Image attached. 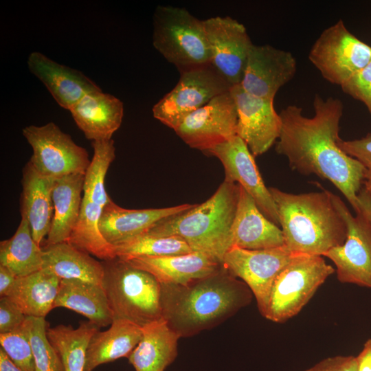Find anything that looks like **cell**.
Returning a JSON list of instances; mask_svg holds the SVG:
<instances>
[{
    "mask_svg": "<svg viewBox=\"0 0 371 371\" xmlns=\"http://www.w3.org/2000/svg\"><path fill=\"white\" fill-rule=\"evenodd\" d=\"M74 311L99 328L114 320L105 292L100 284L78 280H61L54 308Z\"/></svg>",
    "mask_w": 371,
    "mask_h": 371,
    "instance_id": "obj_25",
    "label": "cell"
},
{
    "mask_svg": "<svg viewBox=\"0 0 371 371\" xmlns=\"http://www.w3.org/2000/svg\"><path fill=\"white\" fill-rule=\"evenodd\" d=\"M313 107L315 114L311 117L304 116L302 108L296 105L281 111L282 127L276 150L301 175H315L332 183L358 213V193L366 169L339 146L343 104L337 98L324 99L317 94Z\"/></svg>",
    "mask_w": 371,
    "mask_h": 371,
    "instance_id": "obj_1",
    "label": "cell"
},
{
    "mask_svg": "<svg viewBox=\"0 0 371 371\" xmlns=\"http://www.w3.org/2000/svg\"><path fill=\"white\" fill-rule=\"evenodd\" d=\"M357 357L335 356L328 357L305 371H357Z\"/></svg>",
    "mask_w": 371,
    "mask_h": 371,
    "instance_id": "obj_40",
    "label": "cell"
},
{
    "mask_svg": "<svg viewBox=\"0 0 371 371\" xmlns=\"http://www.w3.org/2000/svg\"><path fill=\"white\" fill-rule=\"evenodd\" d=\"M210 65L232 87L240 85L253 43L243 24L229 16L203 20Z\"/></svg>",
    "mask_w": 371,
    "mask_h": 371,
    "instance_id": "obj_14",
    "label": "cell"
},
{
    "mask_svg": "<svg viewBox=\"0 0 371 371\" xmlns=\"http://www.w3.org/2000/svg\"><path fill=\"white\" fill-rule=\"evenodd\" d=\"M231 87L210 64L180 71L175 87L153 106V116L174 130L187 115Z\"/></svg>",
    "mask_w": 371,
    "mask_h": 371,
    "instance_id": "obj_9",
    "label": "cell"
},
{
    "mask_svg": "<svg viewBox=\"0 0 371 371\" xmlns=\"http://www.w3.org/2000/svg\"><path fill=\"white\" fill-rule=\"evenodd\" d=\"M23 135L33 150L30 161L41 174L54 179L85 174L91 161L87 150L55 123L27 126Z\"/></svg>",
    "mask_w": 371,
    "mask_h": 371,
    "instance_id": "obj_10",
    "label": "cell"
},
{
    "mask_svg": "<svg viewBox=\"0 0 371 371\" xmlns=\"http://www.w3.org/2000/svg\"><path fill=\"white\" fill-rule=\"evenodd\" d=\"M332 199L346 223V238L343 245L332 248L323 256L335 264L339 282L371 289V221L361 211L354 216L333 193Z\"/></svg>",
    "mask_w": 371,
    "mask_h": 371,
    "instance_id": "obj_11",
    "label": "cell"
},
{
    "mask_svg": "<svg viewBox=\"0 0 371 371\" xmlns=\"http://www.w3.org/2000/svg\"><path fill=\"white\" fill-rule=\"evenodd\" d=\"M30 71L46 87L56 102L69 110L86 94L101 89L80 71L60 65L38 52L30 54Z\"/></svg>",
    "mask_w": 371,
    "mask_h": 371,
    "instance_id": "obj_19",
    "label": "cell"
},
{
    "mask_svg": "<svg viewBox=\"0 0 371 371\" xmlns=\"http://www.w3.org/2000/svg\"><path fill=\"white\" fill-rule=\"evenodd\" d=\"M296 254L285 245L255 250L232 246L225 254L222 264L247 285L264 317L275 279Z\"/></svg>",
    "mask_w": 371,
    "mask_h": 371,
    "instance_id": "obj_12",
    "label": "cell"
},
{
    "mask_svg": "<svg viewBox=\"0 0 371 371\" xmlns=\"http://www.w3.org/2000/svg\"><path fill=\"white\" fill-rule=\"evenodd\" d=\"M335 271L322 256L297 253L275 279L264 317L283 323L294 317Z\"/></svg>",
    "mask_w": 371,
    "mask_h": 371,
    "instance_id": "obj_7",
    "label": "cell"
},
{
    "mask_svg": "<svg viewBox=\"0 0 371 371\" xmlns=\"http://www.w3.org/2000/svg\"><path fill=\"white\" fill-rule=\"evenodd\" d=\"M0 345L1 348L18 367L23 371H34L27 319L19 328L9 333H1Z\"/></svg>",
    "mask_w": 371,
    "mask_h": 371,
    "instance_id": "obj_36",
    "label": "cell"
},
{
    "mask_svg": "<svg viewBox=\"0 0 371 371\" xmlns=\"http://www.w3.org/2000/svg\"><path fill=\"white\" fill-rule=\"evenodd\" d=\"M296 71V60L290 52L269 45L253 44L240 85L252 95L274 100L279 89L293 79Z\"/></svg>",
    "mask_w": 371,
    "mask_h": 371,
    "instance_id": "obj_17",
    "label": "cell"
},
{
    "mask_svg": "<svg viewBox=\"0 0 371 371\" xmlns=\"http://www.w3.org/2000/svg\"><path fill=\"white\" fill-rule=\"evenodd\" d=\"M60 279L49 270L41 269L18 277L6 295L27 317L45 318L54 308Z\"/></svg>",
    "mask_w": 371,
    "mask_h": 371,
    "instance_id": "obj_29",
    "label": "cell"
},
{
    "mask_svg": "<svg viewBox=\"0 0 371 371\" xmlns=\"http://www.w3.org/2000/svg\"><path fill=\"white\" fill-rule=\"evenodd\" d=\"M55 179L38 172L29 161L23 169L20 198L21 218L25 219L40 246L47 236L53 218L52 190Z\"/></svg>",
    "mask_w": 371,
    "mask_h": 371,
    "instance_id": "obj_20",
    "label": "cell"
},
{
    "mask_svg": "<svg viewBox=\"0 0 371 371\" xmlns=\"http://www.w3.org/2000/svg\"><path fill=\"white\" fill-rule=\"evenodd\" d=\"M85 175L55 179L52 190L54 215L45 245L68 240L80 216Z\"/></svg>",
    "mask_w": 371,
    "mask_h": 371,
    "instance_id": "obj_27",
    "label": "cell"
},
{
    "mask_svg": "<svg viewBox=\"0 0 371 371\" xmlns=\"http://www.w3.org/2000/svg\"><path fill=\"white\" fill-rule=\"evenodd\" d=\"M356 357L357 371H371V339L366 341L362 350Z\"/></svg>",
    "mask_w": 371,
    "mask_h": 371,
    "instance_id": "obj_42",
    "label": "cell"
},
{
    "mask_svg": "<svg viewBox=\"0 0 371 371\" xmlns=\"http://www.w3.org/2000/svg\"><path fill=\"white\" fill-rule=\"evenodd\" d=\"M238 120L236 135L247 145L254 157L266 153L278 139L282 121L272 99L252 95L240 85L232 86Z\"/></svg>",
    "mask_w": 371,
    "mask_h": 371,
    "instance_id": "obj_16",
    "label": "cell"
},
{
    "mask_svg": "<svg viewBox=\"0 0 371 371\" xmlns=\"http://www.w3.org/2000/svg\"><path fill=\"white\" fill-rule=\"evenodd\" d=\"M277 207L285 246L292 252L323 256L344 244L347 229L332 192L293 194L269 188Z\"/></svg>",
    "mask_w": 371,
    "mask_h": 371,
    "instance_id": "obj_3",
    "label": "cell"
},
{
    "mask_svg": "<svg viewBox=\"0 0 371 371\" xmlns=\"http://www.w3.org/2000/svg\"><path fill=\"white\" fill-rule=\"evenodd\" d=\"M34 371H65L61 359L47 336L49 323L43 317H27Z\"/></svg>",
    "mask_w": 371,
    "mask_h": 371,
    "instance_id": "obj_35",
    "label": "cell"
},
{
    "mask_svg": "<svg viewBox=\"0 0 371 371\" xmlns=\"http://www.w3.org/2000/svg\"><path fill=\"white\" fill-rule=\"evenodd\" d=\"M182 204L164 208L129 210L111 199L104 206L99 227L106 240L114 247L146 234L159 221L190 209Z\"/></svg>",
    "mask_w": 371,
    "mask_h": 371,
    "instance_id": "obj_18",
    "label": "cell"
},
{
    "mask_svg": "<svg viewBox=\"0 0 371 371\" xmlns=\"http://www.w3.org/2000/svg\"><path fill=\"white\" fill-rule=\"evenodd\" d=\"M43 249L33 238L27 221L21 218L14 234L0 243V265L17 277H23L43 268Z\"/></svg>",
    "mask_w": 371,
    "mask_h": 371,
    "instance_id": "obj_30",
    "label": "cell"
},
{
    "mask_svg": "<svg viewBox=\"0 0 371 371\" xmlns=\"http://www.w3.org/2000/svg\"><path fill=\"white\" fill-rule=\"evenodd\" d=\"M102 209L82 196L80 216L67 242L104 261L117 256L115 247L106 240L100 229Z\"/></svg>",
    "mask_w": 371,
    "mask_h": 371,
    "instance_id": "obj_32",
    "label": "cell"
},
{
    "mask_svg": "<svg viewBox=\"0 0 371 371\" xmlns=\"http://www.w3.org/2000/svg\"><path fill=\"white\" fill-rule=\"evenodd\" d=\"M27 317L8 296L0 297V334L19 328Z\"/></svg>",
    "mask_w": 371,
    "mask_h": 371,
    "instance_id": "obj_39",
    "label": "cell"
},
{
    "mask_svg": "<svg viewBox=\"0 0 371 371\" xmlns=\"http://www.w3.org/2000/svg\"><path fill=\"white\" fill-rule=\"evenodd\" d=\"M341 87L344 93L362 102L371 115V61Z\"/></svg>",
    "mask_w": 371,
    "mask_h": 371,
    "instance_id": "obj_38",
    "label": "cell"
},
{
    "mask_svg": "<svg viewBox=\"0 0 371 371\" xmlns=\"http://www.w3.org/2000/svg\"><path fill=\"white\" fill-rule=\"evenodd\" d=\"M115 250L117 257L126 260L142 256H164L193 252L180 237H158L146 234L115 247Z\"/></svg>",
    "mask_w": 371,
    "mask_h": 371,
    "instance_id": "obj_34",
    "label": "cell"
},
{
    "mask_svg": "<svg viewBox=\"0 0 371 371\" xmlns=\"http://www.w3.org/2000/svg\"><path fill=\"white\" fill-rule=\"evenodd\" d=\"M237 120L229 90L187 115L174 131L190 147L205 153L236 135Z\"/></svg>",
    "mask_w": 371,
    "mask_h": 371,
    "instance_id": "obj_13",
    "label": "cell"
},
{
    "mask_svg": "<svg viewBox=\"0 0 371 371\" xmlns=\"http://www.w3.org/2000/svg\"><path fill=\"white\" fill-rule=\"evenodd\" d=\"M247 285L222 266L188 284H161L162 317L180 337L210 328L248 305Z\"/></svg>",
    "mask_w": 371,
    "mask_h": 371,
    "instance_id": "obj_2",
    "label": "cell"
},
{
    "mask_svg": "<svg viewBox=\"0 0 371 371\" xmlns=\"http://www.w3.org/2000/svg\"><path fill=\"white\" fill-rule=\"evenodd\" d=\"M340 148L348 155L357 159L365 168L366 174L362 187L371 194V133L353 140H341Z\"/></svg>",
    "mask_w": 371,
    "mask_h": 371,
    "instance_id": "obj_37",
    "label": "cell"
},
{
    "mask_svg": "<svg viewBox=\"0 0 371 371\" xmlns=\"http://www.w3.org/2000/svg\"><path fill=\"white\" fill-rule=\"evenodd\" d=\"M0 371H23L0 348Z\"/></svg>",
    "mask_w": 371,
    "mask_h": 371,
    "instance_id": "obj_44",
    "label": "cell"
},
{
    "mask_svg": "<svg viewBox=\"0 0 371 371\" xmlns=\"http://www.w3.org/2000/svg\"><path fill=\"white\" fill-rule=\"evenodd\" d=\"M142 337V327L125 319H114L110 327L98 330L89 343L84 371L122 357H128Z\"/></svg>",
    "mask_w": 371,
    "mask_h": 371,
    "instance_id": "obj_26",
    "label": "cell"
},
{
    "mask_svg": "<svg viewBox=\"0 0 371 371\" xmlns=\"http://www.w3.org/2000/svg\"><path fill=\"white\" fill-rule=\"evenodd\" d=\"M232 238L233 246L245 249L285 245L281 229L263 215L254 199L240 186Z\"/></svg>",
    "mask_w": 371,
    "mask_h": 371,
    "instance_id": "obj_22",
    "label": "cell"
},
{
    "mask_svg": "<svg viewBox=\"0 0 371 371\" xmlns=\"http://www.w3.org/2000/svg\"><path fill=\"white\" fill-rule=\"evenodd\" d=\"M18 277L8 268L0 265V297L6 296Z\"/></svg>",
    "mask_w": 371,
    "mask_h": 371,
    "instance_id": "obj_41",
    "label": "cell"
},
{
    "mask_svg": "<svg viewBox=\"0 0 371 371\" xmlns=\"http://www.w3.org/2000/svg\"><path fill=\"white\" fill-rule=\"evenodd\" d=\"M308 59L324 78L341 87L371 61V46L339 20L323 30L312 45Z\"/></svg>",
    "mask_w": 371,
    "mask_h": 371,
    "instance_id": "obj_8",
    "label": "cell"
},
{
    "mask_svg": "<svg viewBox=\"0 0 371 371\" xmlns=\"http://www.w3.org/2000/svg\"><path fill=\"white\" fill-rule=\"evenodd\" d=\"M100 330L90 322H84L76 328L59 324L47 328V336L59 355L65 371H84L90 339Z\"/></svg>",
    "mask_w": 371,
    "mask_h": 371,
    "instance_id": "obj_31",
    "label": "cell"
},
{
    "mask_svg": "<svg viewBox=\"0 0 371 371\" xmlns=\"http://www.w3.org/2000/svg\"><path fill=\"white\" fill-rule=\"evenodd\" d=\"M358 203L359 212H362L371 221V194L363 188L358 193Z\"/></svg>",
    "mask_w": 371,
    "mask_h": 371,
    "instance_id": "obj_43",
    "label": "cell"
},
{
    "mask_svg": "<svg viewBox=\"0 0 371 371\" xmlns=\"http://www.w3.org/2000/svg\"><path fill=\"white\" fill-rule=\"evenodd\" d=\"M43 249V268L60 280H78L102 284L104 269L91 254L79 249L67 241Z\"/></svg>",
    "mask_w": 371,
    "mask_h": 371,
    "instance_id": "obj_28",
    "label": "cell"
},
{
    "mask_svg": "<svg viewBox=\"0 0 371 371\" xmlns=\"http://www.w3.org/2000/svg\"><path fill=\"white\" fill-rule=\"evenodd\" d=\"M239 193V184L224 180L207 201L159 221L146 234L180 237L192 251L203 253L222 263L225 254L233 246L232 227Z\"/></svg>",
    "mask_w": 371,
    "mask_h": 371,
    "instance_id": "obj_4",
    "label": "cell"
},
{
    "mask_svg": "<svg viewBox=\"0 0 371 371\" xmlns=\"http://www.w3.org/2000/svg\"><path fill=\"white\" fill-rule=\"evenodd\" d=\"M78 127L91 142L111 139L124 115L123 102L102 90L89 93L69 110Z\"/></svg>",
    "mask_w": 371,
    "mask_h": 371,
    "instance_id": "obj_21",
    "label": "cell"
},
{
    "mask_svg": "<svg viewBox=\"0 0 371 371\" xmlns=\"http://www.w3.org/2000/svg\"><path fill=\"white\" fill-rule=\"evenodd\" d=\"M179 338L164 318L148 324L128 361L135 371H164L177 357Z\"/></svg>",
    "mask_w": 371,
    "mask_h": 371,
    "instance_id": "obj_24",
    "label": "cell"
},
{
    "mask_svg": "<svg viewBox=\"0 0 371 371\" xmlns=\"http://www.w3.org/2000/svg\"><path fill=\"white\" fill-rule=\"evenodd\" d=\"M218 158L225 169V181L239 184L269 221L279 225L277 207L260 176L254 157L238 135L205 152Z\"/></svg>",
    "mask_w": 371,
    "mask_h": 371,
    "instance_id": "obj_15",
    "label": "cell"
},
{
    "mask_svg": "<svg viewBox=\"0 0 371 371\" xmlns=\"http://www.w3.org/2000/svg\"><path fill=\"white\" fill-rule=\"evenodd\" d=\"M93 155L85 174L83 197L102 207L111 200L104 180L115 157L114 141L92 142Z\"/></svg>",
    "mask_w": 371,
    "mask_h": 371,
    "instance_id": "obj_33",
    "label": "cell"
},
{
    "mask_svg": "<svg viewBox=\"0 0 371 371\" xmlns=\"http://www.w3.org/2000/svg\"><path fill=\"white\" fill-rule=\"evenodd\" d=\"M153 43L179 72L210 64L203 20L185 8L157 7L153 15Z\"/></svg>",
    "mask_w": 371,
    "mask_h": 371,
    "instance_id": "obj_6",
    "label": "cell"
},
{
    "mask_svg": "<svg viewBox=\"0 0 371 371\" xmlns=\"http://www.w3.org/2000/svg\"><path fill=\"white\" fill-rule=\"evenodd\" d=\"M133 266L153 275L160 284H188L217 271L222 263L193 251L186 254L142 256L127 260Z\"/></svg>",
    "mask_w": 371,
    "mask_h": 371,
    "instance_id": "obj_23",
    "label": "cell"
},
{
    "mask_svg": "<svg viewBox=\"0 0 371 371\" xmlns=\"http://www.w3.org/2000/svg\"><path fill=\"white\" fill-rule=\"evenodd\" d=\"M102 286L114 319H125L141 327L162 317L161 284L147 271L116 257L102 261Z\"/></svg>",
    "mask_w": 371,
    "mask_h": 371,
    "instance_id": "obj_5",
    "label": "cell"
}]
</instances>
